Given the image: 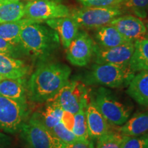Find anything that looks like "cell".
<instances>
[{
    "label": "cell",
    "mask_w": 148,
    "mask_h": 148,
    "mask_svg": "<svg viewBox=\"0 0 148 148\" xmlns=\"http://www.w3.org/2000/svg\"><path fill=\"white\" fill-rule=\"evenodd\" d=\"M71 69L59 62H42L27 82V98L35 103L52 99L69 82Z\"/></svg>",
    "instance_id": "1"
},
{
    "label": "cell",
    "mask_w": 148,
    "mask_h": 148,
    "mask_svg": "<svg viewBox=\"0 0 148 148\" xmlns=\"http://www.w3.org/2000/svg\"><path fill=\"white\" fill-rule=\"evenodd\" d=\"M59 36L54 29L41 23L29 24L20 34V46L25 54L45 62L60 47Z\"/></svg>",
    "instance_id": "2"
},
{
    "label": "cell",
    "mask_w": 148,
    "mask_h": 148,
    "mask_svg": "<svg viewBox=\"0 0 148 148\" xmlns=\"http://www.w3.org/2000/svg\"><path fill=\"white\" fill-rule=\"evenodd\" d=\"M134 75L130 66L114 64H95L81 77L86 85H103L119 88L128 85Z\"/></svg>",
    "instance_id": "3"
},
{
    "label": "cell",
    "mask_w": 148,
    "mask_h": 148,
    "mask_svg": "<svg viewBox=\"0 0 148 148\" xmlns=\"http://www.w3.org/2000/svg\"><path fill=\"white\" fill-rule=\"evenodd\" d=\"M19 132L29 148H63L65 144L42 123L37 113L25 121Z\"/></svg>",
    "instance_id": "4"
},
{
    "label": "cell",
    "mask_w": 148,
    "mask_h": 148,
    "mask_svg": "<svg viewBox=\"0 0 148 148\" xmlns=\"http://www.w3.org/2000/svg\"><path fill=\"white\" fill-rule=\"evenodd\" d=\"M92 99L109 123L121 126L130 116L132 109L117 100L105 88H98Z\"/></svg>",
    "instance_id": "5"
},
{
    "label": "cell",
    "mask_w": 148,
    "mask_h": 148,
    "mask_svg": "<svg viewBox=\"0 0 148 148\" xmlns=\"http://www.w3.org/2000/svg\"><path fill=\"white\" fill-rule=\"evenodd\" d=\"M123 13L119 6L110 8L85 7L73 10L70 16L79 27L86 29H97L106 25Z\"/></svg>",
    "instance_id": "6"
},
{
    "label": "cell",
    "mask_w": 148,
    "mask_h": 148,
    "mask_svg": "<svg viewBox=\"0 0 148 148\" xmlns=\"http://www.w3.org/2000/svg\"><path fill=\"white\" fill-rule=\"evenodd\" d=\"M28 115L27 105L0 95V129L14 134L19 132Z\"/></svg>",
    "instance_id": "7"
},
{
    "label": "cell",
    "mask_w": 148,
    "mask_h": 148,
    "mask_svg": "<svg viewBox=\"0 0 148 148\" xmlns=\"http://www.w3.org/2000/svg\"><path fill=\"white\" fill-rule=\"evenodd\" d=\"M70 14L71 12L66 5L53 0H32L25 5V18L40 22Z\"/></svg>",
    "instance_id": "8"
},
{
    "label": "cell",
    "mask_w": 148,
    "mask_h": 148,
    "mask_svg": "<svg viewBox=\"0 0 148 148\" xmlns=\"http://www.w3.org/2000/svg\"><path fill=\"white\" fill-rule=\"evenodd\" d=\"M95 46V42L87 32L79 31L66 49V58L74 66L87 65L93 58Z\"/></svg>",
    "instance_id": "9"
},
{
    "label": "cell",
    "mask_w": 148,
    "mask_h": 148,
    "mask_svg": "<svg viewBox=\"0 0 148 148\" xmlns=\"http://www.w3.org/2000/svg\"><path fill=\"white\" fill-rule=\"evenodd\" d=\"M86 96V90L82 84L75 80H69L52 99H54L64 111L74 114L87 100Z\"/></svg>",
    "instance_id": "10"
},
{
    "label": "cell",
    "mask_w": 148,
    "mask_h": 148,
    "mask_svg": "<svg viewBox=\"0 0 148 148\" xmlns=\"http://www.w3.org/2000/svg\"><path fill=\"white\" fill-rule=\"evenodd\" d=\"M134 42H130L110 48L96 45L93 58L95 64H114L130 66V61L134 52Z\"/></svg>",
    "instance_id": "11"
},
{
    "label": "cell",
    "mask_w": 148,
    "mask_h": 148,
    "mask_svg": "<svg viewBox=\"0 0 148 148\" xmlns=\"http://www.w3.org/2000/svg\"><path fill=\"white\" fill-rule=\"evenodd\" d=\"M108 25L115 27L125 38L133 42L145 38L147 34V28L143 22L133 15L119 16Z\"/></svg>",
    "instance_id": "12"
},
{
    "label": "cell",
    "mask_w": 148,
    "mask_h": 148,
    "mask_svg": "<svg viewBox=\"0 0 148 148\" xmlns=\"http://www.w3.org/2000/svg\"><path fill=\"white\" fill-rule=\"evenodd\" d=\"M86 116L88 132L90 139H97L110 130L109 123L96 106L92 97L89 102L87 101Z\"/></svg>",
    "instance_id": "13"
},
{
    "label": "cell",
    "mask_w": 148,
    "mask_h": 148,
    "mask_svg": "<svg viewBox=\"0 0 148 148\" xmlns=\"http://www.w3.org/2000/svg\"><path fill=\"white\" fill-rule=\"evenodd\" d=\"M45 23L58 33L61 44L65 49L79 32V25L71 16L49 19Z\"/></svg>",
    "instance_id": "14"
},
{
    "label": "cell",
    "mask_w": 148,
    "mask_h": 148,
    "mask_svg": "<svg viewBox=\"0 0 148 148\" xmlns=\"http://www.w3.org/2000/svg\"><path fill=\"white\" fill-rule=\"evenodd\" d=\"M30 68L23 60L0 53V75L10 79H26Z\"/></svg>",
    "instance_id": "15"
},
{
    "label": "cell",
    "mask_w": 148,
    "mask_h": 148,
    "mask_svg": "<svg viewBox=\"0 0 148 148\" xmlns=\"http://www.w3.org/2000/svg\"><path fill=\"white\" fill-rule=\"evenodd\" d=\"M0 95L18 102L27 105L26 79H10L3 78L0 81Z\"/></svg>",
    "instance_id": "16"
},
{
    "label": "cell",
    "mask_w": 148,
    "mask_h": 148,
    "mask_svg": "<svg viewBox=\"0 0 148 148\" xmlns=\"http://www.w3.org/2000/svg\"><path fill=\"white\" fill-rule=\"evenodd\" d=\"M126 92L138 104L148 107V71H139L134 75Z\"/></svg>",
    "instance_id": "17"
},
{
    "label": "cell",
    "mask_w": 148,
    "mask_h": 148,
    "mask_svg": "<svg viewBox=\"0 0 148 148\" xmlns=\"http://www.w3.org/2000/svg\"><path fill=\"white\" fill-rule=\"evenodd\" d=\"M95 39L99 46L104 48L116 47L131 42L125 38L115 27L110 25H103L97 28L95 33Z\"/></svg>",
    "instance_id": "18"
},
{
    "label": "cell",
    "mask_w": 148,
    "mask_h": 148,
    "mask_svg": "<svg viewBox=\"0 0 148 148\" xmlns=\"http://www.w3.org/2000/svg\"><path fill=\"white\" fill-rule=\"evenodd\" d=\"M117 131L122 135L138 136L148 132V112H138L127 119Z\"/></svg>",
    "instance_id": "19"
},
{
    "label": "cell",
    "mask_w": 148,
    "mask_h": 148,
    "mask_svg": "<svg viewBox=\"0 0 148 148\" xmlns=\"http://www.w3.org/2000/svg\"><path fill=\"white\" fill-rule=\"evenodd\" d=\"M34 23H42L32 18H21L18 21L0 23V37L16 45H20V34L24 27Z\"/></svg>",
    "instance_id": "20"
},
{
    "label": "cell",
    "mask_w": 148,
    "mask_h": 148,
    "mask_svg": "<svg viewBox=\"0 0 148 148\" xmlns=\"http://www.w3.org/2000/svg\"><path fill=\"white\" fill-rule=\"evenodd\" d=\"M25 16V4L20 1L0 0V23L18 21Z\"/></svg>",
    "instance_id": "21"
},
{
    "label": "cell",
    "mask_w": 148,
    "mask_h": 148,
    "mask_svg": "<svg viewBox=\"0 0 148 148\" xmlns=\"http://www.w3.org/2000/svg\"><path fill=\"white\" fill-rule=\"evenodd\" d=\"M129 65L134 72L148 71V38L134 42V52Z\"/></svg>",
    "instance_id": "22"
},
{
    "label": "cell",
    "mask_w": 148,
    "mask_h": 148,
    "mask_svg": "<svg viewBox=\"0 0 148 148\" xmlns=\"http://www.w3.org/2000/svg\"><path fill=\"white\" fill-rule=\"evenodd\" d=\"M64 110L54 99L47 101V104L41 114H38L42 123L51 130L61 121Z\"/></svg>",
    "instance_id": "23"
},
{
    "label": "cell",
    "mask_w": 148,
    "mask_h": 148,
    "mask_svg": "<svg viewBox=\"0 0 148 148\" xmlns=\"http://www.w3.org/2000/svg\"><path fill=\"white\" fill-rule=\"evenodd\" d=\"M88 100V99H87ZM87 100L85 101L81 106L77 113L74 114V123L73 127V132L79 140L90 139L88 135L87 123H86V108Z\"/></svg>",
    "instance_id": "24"
},
{
    "label": "cell",
    "mask_w": 148,
    "mask_h": 148,
    "mask_svg": "<svg viewBox=\"0 0 148 148\" xmlns=\"http://www.w3.org/2000/svg\"><path fill=\"white\" fill-rule=\"evenodd\" d=\"M123 135L110 130L97 138L96 148H122Z\"/></svg>",
    "instance_id": "25"
},
{
    "label": "cell",
    "mask_w": 148,
    "mask_h": 148,
    "mask_svg": "<svg viewBox=\"0 0 148 148\" xmlns=\"http://www.w3.org/2000/svg\"><path fill=\"white\" fill-rule=\"evenodd\" d=\"M51 131L57 138L65 144L71 143L79 140L71 130L68 129L63 124L62 121L59 122L58 124L56 125L51 130Z\"/></svg>",
    "instance_id": "26"
},
{
    "label": "cell",
    "mask_w": 148,
    "mask_h": 148,
    "mask_svg": "<svg viewBox=\"0 0 148 148\" xmlns=\"http://www.w3.org/2000/svg\"><path fill=\"white\" fill-rule=\"evenodd\" d=\"M148 143V132L138 136L123 135L122 148H144Z\"/></svg>",
    "instance_id": "27"
},
{
    "label": "cell",
    "mask_w": 148,
    "mask_h": 148,
    "mask_svg": "<svg viewBox=\"0 0 148 148\" xmlns=\"http://www.w3.org/2000/svg\"><path fill=\"white\" fill-rule=\"evenodd\" d=\"M85 7H98V8H110L120 6L123 4L125 0H77Z\"/></svg>",
    "instance_id": "28"
},
{
    "label": "cell",
    "mask_w": 148,
    "mask_h": 148,
    "mask_svg": "<svg viewBox=\"0 0 148 148\" xmlns=\"http://www.w3.org/2000/svg\"><path fill=\"white\" fill-rule=\"evenodd\" d=\"M123 4L131 8L136 15L145 17L148 10V0H125Z\"/></svg>",
    "instance_id": "29"
},
{
    "label": "cell",
    "mask_w": 148,
    "mask_h": 148,
    "mask_svg": "<svg viewBox=\"0 0 148 148\" xmlns=\"http://www.w3.org/2000/svg\"><path fill=\"white\" fill-rule=\"evenodd\" d=\"M22 53H23V51L21 46L14 45L0 37V53L18 58V56Z\"/></svg>",
    "instance_id": "30"
},
{
    "label": "cell",
    "mask_w": 148,
    "mask_h": 148,
    "mask_svg": "<svg viewBox=\"0 0 148 148\" xmlns=\"http://www.w3.org/2000/svg\"><path fill=\"white\" fill-rule=\"evenodd\" d=\"M63 148H94V145L91 139L77 140L73 143L64 144Z\"/></svg>",
    "instance_id": "31"
},
{
    "label": "cell",
    "mask_w": 148,
    "mask_h": 148,
    "mask_svg": "<svg viewBox=\"0 0 148 148\" xmlns=\"http://www.w3.org/2000/svg\"><path fill=\"white\" fill-rule=\"evenodd\" d=\"M61 121L63 123V124L67 127L70 130H73V123H74V116L72 113L69 112L64 111L63 115H62ZM73 132V131H72Z\"/></svg>",
    "instance_id": "32"
},
{
    "label": "cell",
    "mask_w": 148,
    "mask_h": 148,
    "mask_svg": "<svg viewBox=\"0 0 148 148\" xmlns=\"http://www.w3.org/2000/svg\"><path fill=\"white\" fill-rule=\"evenodd\" d=\"M12 139L8 135L0 133V148H11Z\"/></svg>",
    "instance_id": "33"
},
{
    "label": "cell",
    "mask_w": 148,
    "mask_h": 148,
    "mask_svg": "<svg viewBox=\"0 0 148 148\" xmlns=\"http://www.w3.org/2000/svg\"><path fill=\"white\" fill-rule=\"evenodd\" d=\"M53 1H57V2H60V1H62V0H53Z\"/></svg>",
    "instance_id": "34"
},
{
    "label": "cell",
    "mask_w": 148,
    "mask_h": 148,
    "mask_svg": "<svg viewBox=\"0 0 148 148\" xmlns=\"http://www.w3.org/2000/svg\"><path fill=\"white\" fill-rule=\"evenodd\" d=\"M144 148H148V143H147V145H145V147H144Z\"/></svg>",
    "instance_id": "35"
},
{
    "label": "cell",
    "mask_w": 148,
    "mask_h": 148,
    "mask_svg": "<svg viewBox=\"0 0 148 148\" xmlns=\"http://www.w3.org/2000/svg\"><path fill=\"white\" fill-rule=\"evenodd\" d=\"M3 79V77H1V75H0V81H1V79Z\"/></svg>",
    "instance_id": "36"
},
{
    "label": "cell",
    "mask_w": 148,
    "mask_h": 148,
    "mask_svg": "<svg viewBox=\"0 0 148 148\" xmlns=\"http://www.w3.org/2000/svg\"><path fill=\"white\" fill-rule=\"evenodd\" d=\"M11 1H21V0H11Z\"/></svg>",
    "instance_id": "37"
},
{
    "label": "cell",
    "mask_w": 148,
    "mask_h": 148,
    "mask_svg": "<svg viewBox=\"0 0 148 148\" xmlns=\"http://www.w3.org/2000/svg\"><path fill=\"white\" fill-rule=\"evenodd\" d=\"M147 30H148V25H147Z\"/></svg>",
    "instance_id": "38"
}]
</instances>
